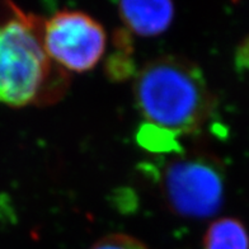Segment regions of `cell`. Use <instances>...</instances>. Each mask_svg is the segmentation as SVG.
<instances>
[{
	"mask_svg": "<svg viewBox=\"0 0 249 249\" xmlns=\"http://www.w3.org/2000/svg\"><path fill=\"white\" fill-rule=\"evenodd\" d=\"M134 97L149 126L172 136L202 130L215 107L202 70L176 55L145 64L135 78Z\"/></svg>",
	"mask_w": 249,
	"mask_h": 249,
	"instance_id": "1",
	"label": "cell"
},
{
	"mask_svg": "<svg viewBox=\"0 0 249 249\" xmlns=\"http://www.w3.org/2000/svg\"><path fill=\"white\" fill-rule=\"evenodd\" d=\"M42 23L20 10L0 26V102L12 107L59 99L68 84L42 45Z\"/></svg>",
	"mask_w": 249,
	"mask_h": 249,
	"instance_id": "2",
	"label": "cell"
},
{
	"mask_svg": "<svg viewBox=\"0 0 249 249\" xmlns=\"http://www.w3.org/2000/svg\"><path fill=\"white\" fill-rule=\"evenodd\" d=\"M168 210L186 219L213 216L223 206L225 171L209 153H184L164 164L159 179Z\"/></svg>",
	"mask_w": 249,
	"mask_h": 249,
	"instance_id": "3",
	"label": "cell"
},
{
	"mask_svg": "<svg viewBox=\"0 0 249 249\" xmlns=\"http://www.w3.org/2000/svg\"><path fill=\"white\" fill-rule=\"evenodd\" d=\"M42 45L64 71L86 72L105 55L107 35L98 20L80 10H60L42 23Z\"/></svg>",
	"mask_w": 249,
	"mask_h": 249,
	"instance_id": "4",
	"label": "cell"
},
{
	"mask_svg": "<svg viewBox=\"0 0 249 249\" xmlns=\"http://www.w3.org/2000/svg\"><path fill=\"white\" fill-rule=\"evenodd\" d=\"M118 14L131 32L142 37L165 32L174 18V5L167 0L121 1Z\"/></svg>",
	"mask_w": 249,
	"mask_h": 249,
	"instance_id": "5",
	"label": "cell"
},
{
	"mask_svg": "<svg viewBox=\"0 0 249 249\" xmlns=\"http://www.w3.org/2000/svg\"><path fill=\"white\" fill-rule=\"evenodd\" d=\"M203 249H249V233L234 217H220L210 224L203 235Z\"/></svg>",
	"mask_w": 249,
	"mask_h": 249,
	"instance_id": "6",
	"label": "cell"
},
{
	"mask_svg": "<svg viewBox=\"0 0 249 249\" xmlns=\"http://www.w3.org/2000/svg\"><path fill=\"white\" fill-rule=\"evenodd\" d=\"M89 249H149V247L128 234L113 233L99 238Z\"/></svg>",
	"mask_w": 249,
	"mask_h": 249,
	"instance_id": "7",
	"label": "cell"
}]
</instances>
